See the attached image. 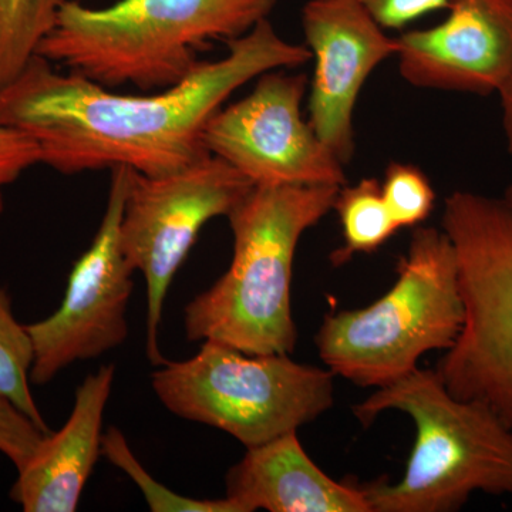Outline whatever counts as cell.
Segmentation results:
<instances>
[{
	"instance_id": "1",
	"label": "cell",
	"mask_w": 512,
	"mask_h": 512,
	"mask_svg": "<svg viewBox=\"0 0 512 512\" xmlns=\"http://www.w3.org/2000/svg\"><path fill=\"white\" fill-rule=\"evenodd\" d=\"M225 43L222 59L202 60L183 82L147 96L114 93L35 55L0 87V123L35 138L42 164L63 175L120 165L148 177L175 173L212 156L204 127L232 93L312 60L308 47L285 40L269 19Z\"/></svg>"
},
{
	"instance_id": "2",
	"label": "cell",
	"mask_w": 512,
	"mask_h": 512,
	"mask_svg": "<svg viewBox=\"0 0 512 512\" xmlns=\"http://www.w3.org/2000/svg\"><path fill=\"white\" fill-rule=\"evenodd\" d=\"M340 187L254 185L228 214L231 265L184 309L190 342L248 355H291L298 342L291 284L299 241L333 210Z\"/></svg>"
},
{
	"instance_id": "3",
	"label": "cell",
	"mask_w": 512,
	"mask_h": 512,
	"mask_svg": "<svg viewBox=\"0 0 512 512\" xmlns=\"http://www.w3.org/2000/svg\"><path fill=\"white\" fill-rule=\"evenodd\" d=\"M276 2L117 0L94 9L64 0L36 55L106 89L165 90L194 72L214 40L247 35Z\"/></svg>"
},
{
	"instance_id": "4",
	"label": "cell",
	"mask_w": 512,
	"mask_h": 512,
	"mask_svg": "<svg viewBox=\"0 0 512 512\" xmlns=\"http://www.w3.org/2000/svg\"><path fill=\"white\" fill-rule=\"evenodd\" d=\"M390 410L414 421L416 440L397 483H359L372 512H454L474 493L512 495V429L493 409L419 367L352 406L363 427Z\"/></svg>"
},
{
	"instance_id": "5",
	"label": "cell",
	"mask_w": 512,
	"mask_h": 512,
	"mask_svg": "<svg viewBox=\"0 0 512 512\" xmlns=\"http://www.w3.org/2000/svg\"><path fill=\"white\" fill-rule=\"evenodd\" d=\"M396 281L372 305L328 313L315 343L330 372L360 387L389 386L447 350L463 326L456 254L443 229L417 227Z\"/></svg>"
},
{
	"instance_id": "6",
	"label": "cell",
	"mask_w": 512,
	"mask_h": 512,
	"mask_svg": "<svg viewBox=\"0 0 512 512\" xmlns=\"http://www.w3.org/2000/svg\"><path fill=\"white\" fill-rule=\"evenodd\" d=\"M335 379L328 367L302 365L289 355H248L204 340L188 359H165L151 375V386L168 412L251 448L328 412Z\"/></svg>"
},
{
	"instance_id": "7",
	"label": "cell",
	"mask_w": 512,
	"mask_h": 512,
	"mask_svg": "<svg viewBox=\"0 0 512 512\" xmlns=\"http://www.w3.org/2000/svg\"><path fill=\"white\" fill-rule=\"evenodd\" d=\"M441 229L456 254L464 319L436 372L448 392L512 429V218L503 200L454 191Z\"/></svg>"
},
{
	"instance_id": "8",
	"label": "cell",
	"mask_w": 512,
	"mask_h": 512,
	"mask_svg": "<svg viewBox=\"0 0 512 512\" xmlns=\"http://www.w3.org/2000/svg\"><path fill=\"white\" fill-rule=\"evenodd\" d=\"M254 184L210 156L175 173L148 177L131 170L120 221V248L147 286L146 353L163 365L160 328L165 298L201 229L228 217Z\"/></svg>"
},
{
	"instance_id": "9",
	"label": "cell",
	"mask_w": 512,
	"mask_h": 512,
	"mask_svg": "<svg viewBox=\"0 0 512 512\" xmlns=\"http://www.w3.org/2000/svg\"><path fill=\"white\" fill-rule=\"evenodd\" d=\"M130 168L111 170L109 200L92 245L70 271L52 315L26 325L33 343L30 382L45 386L66 367L97 359L128 338L127 308L133 271L120 248V221Z\"/></svg>"
},
{
	"instance_id": "10",
	"label": "cell",
	"mask_w": 512,
	"mask_h": 512,
	"mask_svg": "<svg viewBox=\"0 0 512 512\" xmlns=\"http://www.w3.org/2000/svg\"><path fill=\"white\" fill-rule=\"evenodd\" d=\"M308 86L302 73L262 74L247 97L221 107L207 121L205 147L254 185L342 187L345 165L303 119Z\"/></svg>"
},
{
	"instance_id": "11",
	"label": "cell",
	"mask_w": 512,
	"mask_h": 512,
	"mask_svg": "<svg viewBox=\"0 0 512 512\" xmlns=\"http://www.w3.org/2000/svg\"><path fill=\"white\" fill-rule=\"evenodd\" d=\"M302 29L313 62L309 124L348 165L356 153L357 100L377 67L396 57L399 42L356 0H308Z\"/></svg>"
},
{
	"instance_id": "12",
	"label": "cell",
	"mask_w": 512,
	"mask_h": 512,
	"mask_svg": "<svg viewBox=\"0 0 512 512\" xmlns=\"http://www.w3.org/2000/svg\"><path fill=\"white\" fill-rule=\"evenodd\" d=\"M400 76L424 90L497 94L512 70V0H451L429 29L397 36Z\"/></svg>"
},
{
	"instance_id": "13",
	"label": "cell",
	"mask_w": 512,
	"mask_h": 512,
	"mask_svg": "<svg viewBox=\"0 0 512 512\" xmlns=\"http://www.w3.org/2000/svg\"><path fill=\"white\" fill-rule=\"evenodd\" d=\"M116 366L99 367L77 387L72 413L47 434L35 457L18 471L10 498L25 512H73L101 456L103 420Z\"/></svg>"
},
{
	"instance_id": "14",
	"label": "cell",
	"mask_w": 512,
	"mask_h": 512,
	"mask_svg": "<svg viewBox=\"0 0 512 512\" xmlns=\"http://www.w3.org/2000/svg\"><path fill=\"white\" fill-rule=\"evenodd\" d=\"M225 483L239 512H372L357 481L340 483L316 466L298 431L247 448Z\"/></svg>"
},
{
	"instance_id": "15",
	"label": "cell",
	"mask_w": 512,
	"mask_h": 512,
	"mask_svg": "<svg viewBox=\"0 0 512 512\" xmlns=\"http://www.w3.org/2000/svg\"><path fill=\"white\" fill-rule=\"evenodd\" d=\"M333 211L342 227L343 244L330 254L333 266L348 264L357 254H373L399 231L382 194L380 181L362 178L355 185H342Z\"/></svg>"
},
{
	"instance_id": "16",
	"label": "cell",
	"mask_w": 512,
	"mask_h": 512,
	"mask_svg": "<svg viewBox=\"0 0 512 512\" xmlns=\"http://www.w3.org/2000/svg\"><path fill=\"white\" fill-rule=\"evenodd\" d=\"M64 0H0V87L12 82L55 28Z\"/></svg>"
},
{
	"instance_id": "17",
	"label": "cell",
	"mask_w": 512,
	"mask_h": 512,
	"mask_svg": "<svg viewBox=\"0 0 512 512\" xmlns=\"http://www.w3.org/2000/svg\"><path fill=\"white\" fill-rule=\"evenodd\" d=\"M33 343L26 325L13 313L12 298L0 286V394L25 413L40 430L52 433L30 390Z\"/></svg>"
},
{
	"instance_id": "18",
	"label": "cell",
	"mask_w": 512,
	"mask_h": 512,
	"mask_svg": "<svg viewBox=\"0 0 512 512\" xmlns=\"http://www.w3.org/2000/svg\"><path fill=\"white\" fill-rule=\"evenodd\" d=\"M101 456L110 464L120 468L140 488L144 500L153 512H239L237 505L227 497L220 500H200L174 493L156 478L138 461L136 454L128 446L126 437L117 427H109L101 439Z\"/></svg>"
},
{
	"instance_id": "19",
	"label": "cell",
	"mask_w": 512,
	"mask_h": 512,
	"mask_svg": "<svg viewBox=\"0 0 512 512\" xmlns=\"http://www.w3.org/2000/svg\"><path fill=\"white\" fill-rule=\"evenodd\" d=\"M382 194L399 228H417L430 217L436 191L427 175L410 163L393 161L384 171Z\"/></svg>"
},
{
	"instance_id": "20",
	"label": "cell",
	"mask_w": 512,
	"mask_h": 512,
	"mask_svg": "<svg viewBox=\"0 0 512 512\" xmlns=\"http://www.w3.org/2000/svg\"><path fill=\"white\" fill-rule=\"evenodd\" d=\"M46 436L45 431L0 394V453L16 470H22L35 457Z\"/></svg>"
},
{
	"instance_id": "21",
	"label": "cell",
	"mask_w": 512,
	"mask_h": 512,
	"mask_svg": "<svg viewBox=\"0 0 512 512\" xmlns=\"http://www.w3.org/2000/svg\"><path fill=\"white\" fill-rule=\"evenodd\" d=\"M36 164H42V151L35 138L0 123V214L5 210V188Z\"/></svg>"
},
{
	"instance_id": "22",
	"label": "cell",
	"mask_w": 512,
	"mask_h": 512,
	"mask_svg": "<svg viewBox=\"0 0 512 512\" xmlns=\"http://www.w3.org/2000/svg\"><path fill=\"white\" fill-rule=\"evenodd\" d=\"M386 30H402L431 13L447 10L451 0H356Z\"/></svg>"
},
{
	"instance_id": "23",
	"label": "cell",
	"mask_w": 512,
	"mask_h": 512,
	"mask_svg": "<svg viewBox=\"0 0 512 512\" xmlns=\"http://www.w3.org/2000/svg\"><path fill=\"white\" fill-rule=\"evenodd\" d=\"M497 96L500 97L505 140H507L508 148L512 151V70Z\"/></svg>"
},
{
	"instance_id": "24",
	"label": "cell",
	"mask_w": 512,
	"mask_h": 512,
	"mask_svg": "<svg viewBox=\"0 0 512 512\" xmlns=\"http://www.w3.org/2000/svg\"><path fill=\"white\" fill-rule=\"evenodd\" d=\"M504 204L507 207L508 212H510L512 218V181L511 184L508 185L507 192H505Z\"/></svg>"
}]
</instances>
